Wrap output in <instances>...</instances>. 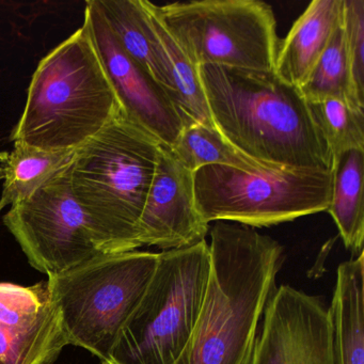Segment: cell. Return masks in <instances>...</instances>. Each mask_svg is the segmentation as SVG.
<instances>
[{"label":"cell","instance_id":"6da1fadb","mask_svg":"<svg viewBox=\"0 0 364 364\" xmlns=\"http://www.w3.org/2000/svg\"><path fill=\"white\" fill-rule=\"evenodd\" d=\"M210 252L201 310L174 364H250L284 249L253 228L217 221L210 229Z\"/></svg>","mask_w":364,"mask_h":364},{"label":"cell","instance_id":"7a4b0ae2","mask_svg":"<svg viewBox=\"0 0 364 364\" xmlns=\"http://www.w3.org/2000/svg\"><path fill=\"white\" fill-rule=\"evenodd\" d=\"M215 127L237 150L274 170L331 171L332 157L298 87L274 72L202 65Z\"/></svg>","mask_w":364,"mask_h":364},{"label":"cell","instance_id":"3957f363","mask_svg":"<svg viewBox=\"0 0 364 364\" xmlns=\"http://www.w3.org/2000/svg\"><path fill=\"white\" fill-rule=\"evenodd\" d=\"M123 114L88 29L42 59L11 141L46 152L74 151Z\"/></svg>","mask_w":364,"mask_h":364},{"label":"cell","instance_id":"277c9868","mask_svg":"<svg viewBox=\"0 0 364 364\" xmlns=\"http://www.w3.org/2000/svg\"><path fill=\"white\" fill-rule=\"evenodd\" d=\"M161 146L123 114L74 152L72 193L109 255L142 247L139 220Z\"/></svg>","mask_w":364,"mask_h":364},{"label":"cell","instance_id":"5b68a950","mask_svg":"<svg viewBox=\"0 0 364 364\" xmlns=\"http://www.w3.org/2000/svg\"><path fill=\"white\" fill-rule=\"evenodd\" d=\"M206 240L159 253L141 299L123 325L108 364H174L188 343L210 276Z\"/></svg>","mask_w":364,"mask_h":364},{"label":"cell","instance_id":"8992f818","mask_svg":"<svg viewBox=\"0 0 364 364\" xmlns=\"http://www.w3.org/2000/svg\"><path fill=\"white\" fill-rule=\"evenodd\" d=\"M157 263L159 253L134 250L102 255L48 277L69 345L109 363L119 333L141 299Z\"/></svg>","mask_w":364,"mask_h":364},{"label":"cell","instance_id":"52a82bcc","mask_svg":"<svg viewBox=\"0 0 364 364\" xmlns=\"http://www.w3.org/2000/svg\"><path fill=\"white\" fill-rule=\"evenodd\" d=\"M150 7L188 60L274 72L279 39L274 10L259 0H193Z\"/></svg>","mask_w":364,"mask_h":364},{"label":"cell","instance_id":"ba28073f","mask_svg":"<svg viewBox=\"0 0 364 364\" xmlns=\"http://www.w3.org/2000/svg\"><path fill=\"white\" fill-rule=\"evenodd\" d=\"M197 208L206 223L227 221L250 228L272 227L325 212L332 170L284 169L250 173L206 166L193 173Z\"/></svg>","mask_w":364,"mask_h":364},{"label":"cell","instance_id":"9c48e42d","mask_svg":"<svg viewBox=\"0 0 364 364\" xmlns=\"http://www.w3.org/2000/svg\"><path fill=\"white\" fill-rule=\"evenodd\" d=\"M69 166L3 217L31 265L48 277L109 255L74 198Z\"/></svg>","mask_w":364,"mask_h":364},{"label":"cell","instance_id":"30bf717a","mask_svg":"<svg viewBox=\"0 0 364 364\" xmlns=\"http://www.w3.org/2000/svg\"><path fill=\"white\" fill-rule=\"evenodd\" d=\"M250 364H334L329 309L318 296L276 287Z\"/></svg>","mask_w":364,"mask_h":364},{"label":"cell","instance_id":"8fae6325","mask_svg":"<svg viewBox=\"0 0 364 364\" xmlns=\"http://www.w3.org/2000/svg\"><path fill=\"white\" fill-rule=\"evenodd\" d=\"M84 25L123 114L161 146L171 148L184 129V123L166 91L123 52L95 0L87 1Z\"/></svg>","mask_w":364,"mask_h":364},{"label":"cell","instance_id":"7c38bea8","mask_svg":"<svg viewBox=\"0 0 364 364\" xmlns=\"http://www.w3.org/2000/svg\"><path fill=\"white\" fill-rule=\"evenodd\" d=\"M67 345L48 280L0 283V364H53Z\"/></svg>","mask_w":364,"mask_h":364},{"label":"cell","instance_id":"4fadbf2b","mask_svg":"<svg viewBox=\"0 0 364 364\" xmlns=\"http://www.w3.org/2000/svg\"><path fill=\"white\" fill-rule=\"evenodd\" d=\"M208 230L196 203L193 172L161 146L139 220L142 246L186 248L205 240Z\"/></svg>","mask_w":364,"mask_h":364},{"label":"cell","instance_id":"5bb4252c","mask_svg":"<svg viewBox=\"0 0 364 364\" xmlns=\"http://www.w3.org/2000/svg\"><path fill=\"white\" fill-rule=\"evenodd\" d=\"M343 0H314L279 42L274 73L299 88L342 21Z\"/></svg>","mask_w":364,"mask_h":364},{"label":"cell","instance_id":"9a60e30c","mask_svg":"<svg viewBox=\"0 0 364 364\" xmlns=\"http://www.w3.org/2000/svg\"><path fill=\"white\" fill-rule=\"evenodd\" d=\"M334 364H364V253L336 270L329 308Z\"/></svg>","mask_w":364,"mask_h":364},{"label":"cell","instance_id":"2e32d148","mask_svg":"<svg viewBox=\"0 0 364 364\" xmlns=\"http://www.w3.org/2000/svg\"><path fill=\"white\" fill-rule=\"evenodd\" d=\"M95 1L123 52L167 93L163 53L146 0Z\"/></svg>","mask_w":364,"mask_h":364},{"label":"cell","instance_id":"e0dca14e","mask_svg":"<svg viewBox=\"0 0 364 364\" xmlns=\"http://www.w3.org/2000/svg\"><path fill=\"white\" fill-rule=\"evenodd\" d=\"M364 150H349L332 161V191L328 212L345 247L359 255L363 251Z\"/></svg>","mask_w":364,"mask_h":364},{"label":"cell","instance_id":"ac0fdd59","mask_svg":"<svg viewBox=\"0 0 364 364\" xmlns=\"http://www.w3.org/2000/svg\"><path fill=\"white\" fill-rule=\"evenodd\" d=\"M146 4L161 46L168 97L176 106L184 123V129L193 124L215 127L202 87L199 68L188 60L176 42L159 22L151 9L150 1H146Z\"/></svg>","mask_w":364,"mask_h":364},{"label":"cell","instance_id":"d6986e66","mask_svg":"<svg viewBox=\"0 0 364 364\" xmlns=\"http://www.w3.org/2000/svg\"><path fill=\"white\" fill-rule=\"evenodd\" d=\"M74 151L46 152L24 144H14V149L0 153V213L8 206L28 199L55 173L71 163Z\"/></svg>","mask_w":364,"mask_h":364},{"label":"cell","instance_id":"ffe728a7","mask_svg":"<svg viewBox=\"0 0 364 364\" xmlns=\"http://www.w3.org/2000/svg\"><path fill=\"white\" fill-rule=\"evenodd\" d=\"M168 149L185 168L193 173L206 166H223L250 173L278 171L240 152L219 133L216 127L201 124L185 127L176 144Z\"/></svg>","mask_w":364,"mask_h":364},{"label":"cell","instance_id":"44dd1931","mask_svg":"<svg viewBox=\"0 0 364 364\" xmlns=\"http://www.w3.org/2000/svg\"><path fill=\"white\" fill-rule=\"evenodd\" d=\"M299 89L308 103L326 97H336L344 100L353 107L364 109V106L355 97L351 82L345 52L342 21Z\"/></svg>","mask_w":364,"mask_h":364},{"label":"cell","instance_id":"7402d4cb","mask_svg":"<svg viewBox=\"0 0 364 364\" xmlns=\"http://www.w3.org/2000/svg\"><path fill=\"white\" fill-rule=\"evenodd\" d=\"M327 142L332 161L349 150H364V109L344 100L326 97L309 103Z\"/></svg>","mask_w":364,"mask_h":364},{"label":"cell","instance_id":"603a6c76","mask_svg":"<svg viewBox=\"0 0 364 364\" xmlns=\"http://www.w3.org/2000/svg\"><path fill=\"white\" fill-rule=\"evenodd\" d=\"M345 52L355 97L364 106V1L343 0Z\"/></svg>","mask_w":364,"mask_h":364}]
</instances>
